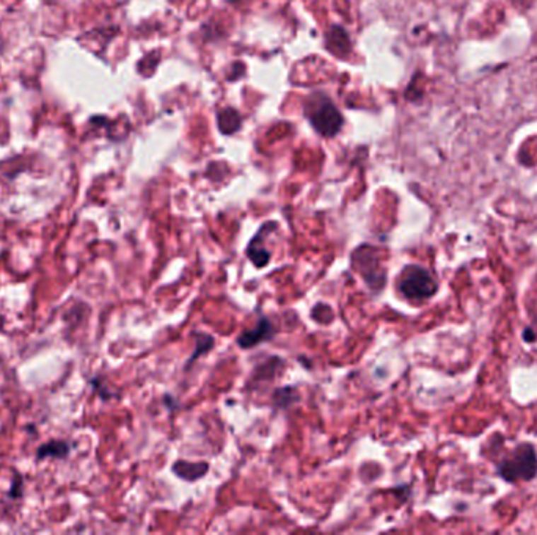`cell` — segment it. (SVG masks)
Instances as JSON below:
<instances>
[{"label": "cell", "instance_id": "cell-8", "mask_svg": "<svg viewBox=\"0 0 537 535\" xmlns=\"http://www.w3.org/2000/svg\"><path fill=\"white\" fill-rule=\"evenodd\" d=\"M209 469V465L204 461H197V463H190V461H184V460H178L173 465V471L178 477H181L184 481H198L200 477H203L206 474V471Z\"/></svg>", "mask_w": 537, "mask_h": 535}, {"label": "cell", "instance_id": "cell-2", "mask_svg": "<svg viewBox=\"0 0 537 535\" xmlns=\"http://www.w3.org/2000/svg\"><path fill=\"white\" fill-rule=\"evenodd\" d=\"M500 476L507 482L531 481L537 474V455L531 445H520L500 463Z\"/></svg>", "mask_w": 537, "mask_h": 535}, {"label": "cell", "instance_id": "cell-3", "mask_svg": "<svg viewBox=\"0 0 537 535\" xmlns=\"http://www.w3.org/2000/svg\"><path fill=\"white\" fill-rule=\"evenodd\" d=\"M399 290L410 300H421L435 294L437 281L425 267L407 266L399 278Z\"/></svg>", "mask_w": 537, "mask_h": 535}, {"label": "cell", "instance_id": "cell-9", "mask_svg": "<svg viewBox=\"0 0 537 535\" xmlns=\"http://www.w3.org/2000/svg\"><path fill=\"white\" fill-rule=\"evenodd\" d=\"M242 124V118L239 115L238 110L231 109V107H226V109H221L217 115V126L221 134H234L236 131H239V127Z\"/></svg>", "mask_w": 537, "mask_h": 535}, {"label": "cell", "instance_id": "cell-4", "mask_svg": "<svg viewBox=\"0 0 537 535\" xmlns=\"http://www.w3.org/2000/svg\"><path fill=\"white\" fill-rule=\"evenodd\" d=\"M354 266L371 288H383L385 275L379 270L376 249L371 245H362L354 252Z\"/></svg>", "mask_w": 537, "mask_h": 535}, {"label": "cell", "instance_id": "cell-14", "mask_svg": "<svg viewBox=\"0 0 537 535\" xmlns=\"http://www.w3.org/2000/svg\"><path fill=\"white\" fill-rule=\"evenodd\" d=\"M21 495H23V479H21V476L18 473H14V481L11 483V490L8 496L13 499H18Z\"/></svg>", "mask_w": 537, "mask_h": 535}, {"label": "cell", "instance_id": "cell-5", "mask_svg": "<svg viewBox=\"0 0 537 535\" xmlns=\"http://www.w3.org/2000/svg\"><path fill=\"white\" fill-rule=\"evenodd\" d=\"M275 328L272 325L267 317H260L258 324L250 328V330L242 331L238 338V344L241 348H253L255 346L261 344V342L270 339L274 336Z\"/></svg>", "mask_w": 537, "mask_h": 535}, {"label": "cell", "instance_id": "cell-6", "mask_svg": "<svg viewBox=\"0 0 537 535\" xmlns=\"http://www.w3.org/2000/svg\"><path fill=\"white\" fill-rule=\"evenodd\" d=\"M325 46L336 57H346L350 52L349 33L340 25H333L325 33Z\"/></svg>", "mask_w": 537, "mask_h": 535}, {"label": "cell", "instance_id": "cell-7", "mask_svg": "<svg viewBox=\"0 0 537 535\" xmlns=\"http://www.w3.org/2000/svg\"><path fill=\"white\" fill-rule=\"evenodd\" d=\"M71 452V445L67 440H51L47 443H42L37 451V460L41 461L45 459H68Z\"/></svg>", "mask_w": 537, "mask_h": 535}, {"label": "cell", "instance_id": "cell-10", "mask_svg": "<svg viewBox=\"0 0 537 535\" xmlns=\"http://www.w3.org/2000/svg\"><path fill=\"white\" fill-rule=\"evenodd\" d=\"M262 235H264V230L261 228L260 233L255 235L253 240L250 242V245L247 248V256L252 259V262L256 267H264L270 261V253L267 252V249L262 248L264 247Z\"/></svg>", "mask_w": 537, "mask_h": 535}, {"label": "cell", "instance_id": "cell-11", "mask_svg": "<svg viewBox=\"0 0 537 535\" xmlns=\"http://www.w3.org/2000/svg\"><path fill=\"white\" fill-rule=\"evenodd\" d=\"M297 401H299V392L292 387L280 388L274 392V404L278 406V408H288V406L296 404Z\"/></svg>", "mask_w": 537, "mask_h": 535}, {"label": "cell", "instance_id": "cell-1", "mask_svg": "<svg viewBox=\"0 0 537 535\" xmlns=\"http://www.w3.org/2000/svg\"><path fill=\"white\" fill-rule=\"evenodd\" d=\"M306 117L324 137H335L342 127V117L335 104L324 95H314L306 104Z\"/></svg>", "mask_w": 537, "mask_h": 535}, {"label": "cell", "instance_id": "cell-13", "mask_svg": "<svg viewBox=\"0 0 537 535\" xmlns=\"http://www.w3.org/2000/svg\"><path fill=\"white\" fill-rule=\"evenodd\" d=\"M282 365L280 358H270L269 361L264 363V365H261L260 368L255 369V374H253V379L258 382V380H270L272 377L275 375V370L278 369V366Z\"/></svg>", "mask_w": 537, "mask_h": 535}, {"label": "cell", "instance_id": "cell-12", "mask_svg": "<svg viewBox=\"0 0 537 535\" xmlns=\"http://www.w3.org/2000/svg\"><path fill=\"white\" fill-rule=\"evenodd\" d=\"M193 338H195V347H197V348H195V352H193L192 356L189 358L187 366H185L187 369H189V366L192 365V363L198 358L200 355H203V353H206V352H209L211 348L214 347V338L211 336V334L195 333V336H193Z\"/></svg>", "mask_w": 537, "mask_h": 535}]
</instances>
